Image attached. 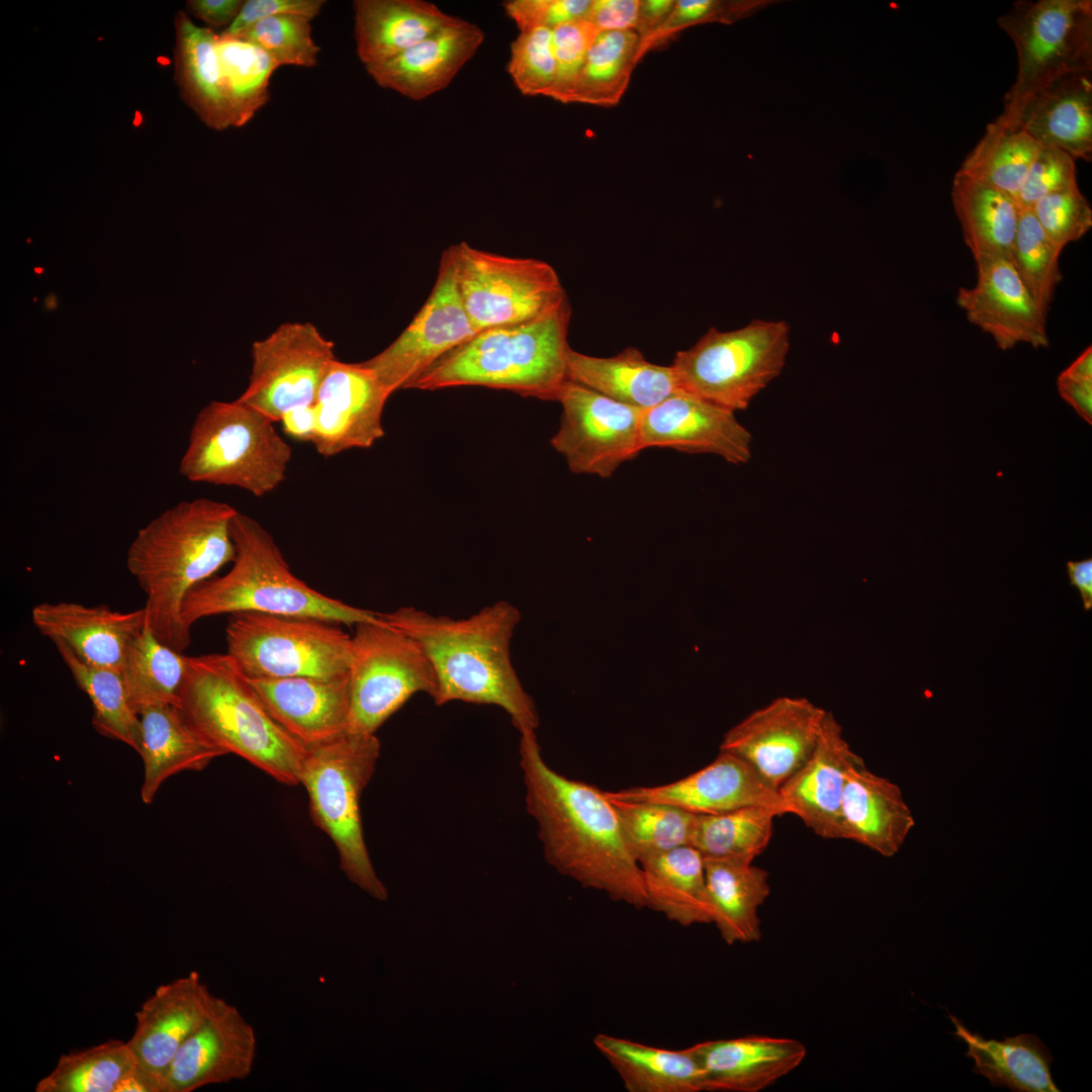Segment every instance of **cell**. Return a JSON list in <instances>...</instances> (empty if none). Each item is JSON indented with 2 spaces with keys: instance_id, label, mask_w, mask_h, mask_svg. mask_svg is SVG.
I'll return each instance as SVG.
<instances>
[{
  "instance_id": "6da1fadb",
  "label": "cell",
  "mask_w": 1092,
  "mask_h": 1092,
  "mask_svg": "<svg viewBox=\"0 0 1092 1092\" xmlns=\"http://www.w3.org/2000/svg\"><path fill=\"white\" fill-rule=\"evenodd\" d=\"M519 754L526 811L537 823L547 862L613 901L646 908L640 863L606 793L551 768L535 732L521 734Z\"/></svg>"
},
{
  "instance_id": "7a4b0ae2",
  "label": "cell",
  "mask_w": 1092,
  "mask_h": 1092,
  "mask_svg": "<svg viewBox=\"0 0 1092 1092\" xmlns=\"http://www.w3.org/2000/svg\"><path fill=\"white\" fill-rule=\"evenodd\" d=\"M381 618L425 649L438 682L436 706L457 701L496 706L520 734L536 731L535 703L511 659V641L521 619L515 606L498 601L465 619L400 607Z\"/></svg>"
},
{
  "instance_id": "3957f363",
  "label": "cell",
  "mask_w": 1092,
  "mask_h": 1092,
  "mask_svg": "<svg viewBox=\"0 0 1092 1092\" xmlns=\"http://www.w3.org/2000/svg\"><path fill=\"white\" fill-rule=\"evenodd\" d=\"M237 512L206 497L179 502L141 528L127 549L126 567L147 597V627L178 652L191 642L181 619L185 598L234 561Z\"/></svg>"
},
{
  "instance_id": "277c9868",
  "label": "cell",
  "mask_w": 1092,
  "mask_h": 1092,
  "mask_svg": "<svg viewBox=\"0 0 1092 1092\" xmlns=\"http://www.w3.org/2000/svg\"><path fill=\"white\" fill-rule=\"evenodd\" d=\"M178 708L226 754L246 759L281 784L299 785L306 746L270 715L228 653L187 656Z\"/></svg>"
},
{
  "instance_id": "5b68a950",
  "label": "cell",
  "mask_w": 1092,
  "mask_h": 1092,
  "mask_svg": "<svg viewBox=\"0 0 1092 1092\" xmlns=\"http://www.w3.org/2000/svg\"><path fill=\"white\" fill-rule=\"evenodd\" d=\"M231 535L236 548L232 568L199 583L182 604L188 631L202 618L240 612L313 617L347 626L380 620V613L325 596L296 577L273 536L252 517L238 511Z\"/></svg>"
},
{
  "instance_id": "8992f818",
  "label": "cell",
  "mask_w": 1092,
  "mask_h": 1092,
  "mask_svg": "<svg viewBox=\"0 0 1092 1092\" xmlns=\"http://www.w3.org/2000/svg\"><path fill=\"white\" fill-rule=\"evenodd\" d=\"M570 314L567 302L533 322L480 331L435 361L407 388L476 385L557 401L567 381Z\"/></svg>"
},
{
  "instance_id": "52a82bcc",
  "label": "cell",
  "mask_w": 1092,
  "mask_h": 1092,
  "mask_svg": "<svg viewBox=\"0 0 1092 1092\" xmlns=\"http://www.w3.org/2000/svg\"><path fill=\"white\" fill-rule=\"evenodd\" d=\"M380 747L375 734L348 730L306 747L299 785L306 790L312 821L336 846L341 871L368 895L385 901L388 892L372 864L360 809Z\"/></svg>"
},
{
  "instance_id": "ba28073f",
  "label": "cell",
  "mask_w": 1092,
  "mask_h": 1092,
  "mask_svg": "<svg viewBox=\"0 0 1092 1092\" xmlns=\"http://www.w3.org/2000/svg\"><path fill=\"white\" fill-rule=\"evenodd\" d=\"M292 449L268 417L240 401H211L196 416L180 474L264 496L286 477Z\"/></svg>"
},
{
  "instance_id": "9c48e42d",
  "label": "cell",
  "mask_w": 1092,
  "mask_h": 1092,
  "mask_svg": "<svg viewBox=\"0 0 1092 1092\" xmlns=\"http://www.w3.org/2000/svg\"><path fill=\"white\" fill-rule=\"evenodd\" d=\"M997 22L1014 43L1018 70L994 121L1016 130L1033 95L1064 76L1092 72V1L1019 0Z\"/></svg>"
},
{
  "instance_id": "30bf717a",
  "label": "cell",
  "mask_w": 1092,
  "mask_h": 1092,
  "mask_svg": "<svg viewBox=\"0 0 1092 1092\" xmlns=\"http://www.w3.org/2000/svg\"><path fill=\"white\" fill-rule=\"evenodd\" d=\"M790 349L785 321L754 320L743 328H711L676 353L673 368L681 389L731 412L744 411L777 378Z\"/></svg>"
},
{
  "instance_id": "8fae6325",
  "label": "cell",
  "mask_w": 1092,
  "mask_h": 1092,
  "mask_svg": "<svg viewBox=\"0 0 1092 1092\" xmlns=\"http://www.w3.org/2000/svg\"><path fill=\"white\" fill-rule=\"evenodd\" d=\"M225 638L228 654L249 677L340 678L352 659V636L313 617L235 613Z\"/></svg>"
},
{
  "instance_id": "7c38bea8",
  "label": "cell",
  "mask_w": 1092,
  "mask_h": 1092,
  "mask_svg": "<svg viewBox=\"0 0 1092 1092\" xmlns=\"http://www.w3.org/2000/svg\"><path fill=\"white\" fill-rule=\"evenodd\" d=\"M348 672V731L375 734L414 695L432 699L438 682L423 646L381 618L359 623Z\"/></svg>"
},
{
  "instance_id": "4fadbf2b",
  "label": "cell",
  "mask_w": 1092,
  "mask_h": 1092,
  "mask_svg": "<svg viewBox=\"0 0 1092 1092\" xmlns=\"http://www.w3.org/2000/svg\"><path fill=\"white\" fill-rule=\"evenodd\" d=\"M448 249L464 308L478 333L545 317L568 302L556 270L545 261L498 255L466 242Z\"/></svg>"
},
{
  "instance_id": "5bb4252c",
  "label": "cell",
  "mask_w": 1092,
  "mask_h": 1092,
  "mask_svg": "<svg viewBox=\"0 0 1092 1092\" xmlns=\"http://www.w3.org/2000/svg\"><path fill=\"white\" fill-rule=\"evenodd\" d=\"M249 382L238 399L274 423L298 406L313 404L337 360L334 343L311 323H285L253 343Z\"/></svg>"
},
{
  "instance_id": "9a60e30c",
  "label": "cell",
  "mask_w": 1092,
  "mask_h": 1092,
  "mask_svg": "<svg viewBox=\"0 0 1092 1092\" xmlns=\"http://www.w3.org/2000/svg\"><path fill=\"white\" fill-rule=\"evenodd\" d=\"M557 401L562 415L550 443L563 455L571 472L609 478L644 450L640 436L644 410L568 379Z\"/></svg>"
},
{
  "instance_id": "2e32d148",
  "label": "cell",
  "mask_w": 1092,
  "mask_h": 1092,
  "mask_svg": "<svg viewBox=\"0 0 1092 1092\" xmlns=\"http://www.w3.org/2000/svg\"><path fill=\"white\" fill-rule=\"evenodd\" d=\"M478 332L464 308L449 249L441 257L433 289L410 325L384 350L362 363L392 394L442 356Z\"/></svg>"
},
{
  "instance_id": "e0dca14e",
  "label": "cell",
  "mask_w": 1092,
  "mask_h": 1092,
  "mask_svg": "<svg viewBox=\"0 0 1092 1092\" xmlns=\"http://www.w3.org/2000/svg\"><path fill=\"white\" fill-rule=\"evenodd\" d=\"M826 713L806 698H777L730 728L720 750L744 759L779 792L811 754Z\"/></svg>"
},
{
  "instance_id": "ac0fdd59",
  "label": "cell",
  "mask_w": 1092,
  "mask_h": 1092,
  "mask_svg": "<svg viewBox=\"0 0 1092 1092\" xmlns=\"http://www.w3.org/2000/svg\"><path fill=\"white\" fill-rule=\"evenodd\" d=\"M391 393L362 362L335 360L313 403L311 444L324 457L370 448L384 436L382 414Z\"/></svg>"
},
{
  "instance_id": "d6986e66",
  "label": "cell",
  "mask_w": 1092,
  "mask_h": 1092,
  "mask_svg": "<svg viewBox=\"0 0 1092 1092\" xmlns=\"http://www.w3.org/2000/svg\"><path fill=\"white\" fill-rule=\"evenodd\" d=\"M640 436L643 449L713 454L735 465L751 459L752 436L734 412L684 389L643 411Z\"/></svg>"
},
{
  "instance_id": "ffe728a7",
  "label": "cell",
  "mask_w": 1092,
  "mask_h": 1092,
  "mask_svg": "<svg viewBox=\"0 0 1092 1092\" xmlns=\"http://www.w3.org/2000/svg\"><path fill=\"white\" fill-rule=\"evenodd\" d=\"M608 798L671 805L698 815H714L749 806L788 814L779 792L741 757L720 750L707 766L678 781L653 787L605 792Z\"/></svg>"
},
{
  "instance_id": "44dd1931",
  "label": "cell",
  "mask_w": 1092,
  "mask_h": 1092,
  "mask_svg": "<svg viewBox=\"0 0 1092 1092\" xmlns=\"http://www.w3.org/2000/svg\"><path fill=\"white\" fill-rule=\"evenodd\" d=\"M977 282L961 287L957 303L968 321L989 334L1003 351L1025 343L1048 348L1046 315L1020 280L1012 262L1001 257L979 259Z\"/></svg>"
},
{
  "instance_id": "7402d4cb",
  "label": "cell",
  "mask_w": 1092,
  "mask_h": 1092,
  "mask_svg": "<svg viewBox=\"0 0 1092 1092\" xmlns=\"http://www.w3.org/2000/svg\"><path fill=\"white\" fill-rule=\"evenodd\" d=\"M256 1054L254 1027L236 1006L220 998L175 1056L165 1076V1092H192L244 1080L252 1072Z\"/></svg>"
},
{
  "instance_id": "603a6c76",
  "label": "cell",
  "mask_w": 1092,
  "mask_h": 1092,
  "mask_svg": "<svg viewBox=\"0 0 1092 1092\" xmlns=\"http://www.w3.org/2000/svg\"><path fill=\"white\" fill-rule=\"evenodd\" d=\"M220 998L197 972L159 986L135 1012L127 1040L138 1065L162 1080L190 1035L211 1015Z\"/></svg>"
},
{
  "instance_id": "cb8c5ba5",
  "label": "cell",
  "mask_w": 1092,
  "mask_h": 1092,
  "mask_svg": "<svg viewBox=\"0 0 1092 1092\" xmlns=\"http://www.w3.org/2000/svg\"><path fill=\"white\" fill-rule=\"evenodd\" d=\"M861 757L850 747L842 726L827 712L809 757L779 789L788 814L816 835L837 839L842 795L849 768Z\"/></svg>"
},
{
  "instance_id": "d4e9b609",
  "label": "cell",
  "mask_w": 1092,
  "mask_h": 1092,
  "mask_svg": "<svg viewBox=\"0 0 1092 1092\" xmlns=\"http://www.w3.org/2000/svg\"><path fill=\"white\" fill-rule=\"evenodd\" d=\"M31 619L39 633L63 641L84 662L118 672L129 645L147 627L145 608L118 612L73 602L38 604Z\"/></svg>"
},
{
  "instance_id": "484cf974",
  "label": "cell",
  "mask_w": 1092,
  "mask_h": 1092,
  "mask_svg": "<svg viewBox=\"0 0 1092 1092\" xmlns=\"http://www.w3.org/2000/svg\"><path fill=\"white\" fill-rule=\"evenodd\" d=\"M247 679L270 715L306 747L347 731L348 675L334 679L308 676H247Z\"/></svg>"
},
{
  "instance_id": "4316f807",
  "label": "cell",
  "mask_w": 1092,
  "mask_h": 1092,
  "mask_svg": "<svg viewBox=\"0 0 1092 1092\" xmlns=\"http://www.w3.org/2000/svg\"><path fill=\"white\" fill-rule=\"evenodd\" d=\"M689 1048L709 1092H759L796 1070L807 1055L797 1039L765 1035L707 1040Z\"/></svg>"
},
{
  "instance_id": "83f0119b",
  "label": "cell",
  "mask_w": 1092,
  "mask_h": 1092,
  "mask_svg": "<svg viewBox=\"0 0 1092 1092\" xmlns=\"http://www.w3.org/2000/svg\"><path fill=\"white\" fill-rule=\"evenodd\" d=\"M483 39L480 27L456 18L395 58L365 69L380 87L420 101L445 89Z\"/></svg>"
},
{
  "instance_id": "f1b7e54d",
  "label": "cell",
  "mask_w": 1092,
  "mask_h": 1092,
  "mask_svg": "<svg viewBox=\"0 0 1092 1092\" xmlns=\"http://www.w3.org/2000/svg\"><path fill=\"white\" fill-rule=\"evenodd\" d=\"M901 789L873 774L862 758L847 771L839 813L840 838L893 856L914 826Z\"/></svg>"
},
{
  "instance_id": "f546056e",
  "label": "cell",
  "mask_w": 1092,
  "mask_h": 1092,
  "mask_svg": "<svg viewBox=\"0 0 1092 1092\" xmlns=\"http://www.w3.org/2000/svg\"><path fill=\"white\" fill-rule=\"evenodd\" d=\"M1074 160L1092 158V72L1064 76L1033 95L1015 129Z\"/></svg>"
},
{
  "instance_id": "4dcf8cb0",
  "label": "cell",
  "mask_w": 1092,
  "mask_h": 1092,
  "mask_svg": "<svg viewBox=\"0 0 1092 1092\" xmlns=\"http://www.w3.org/2000/svg\"><path fill=\"white\" fill-rule=\"evenodd\" d=\"M140 716L139 754L144 761L141 798L151 804L161 785L178 772L202 770L226 753L202 737L174 705L145 709Z\"/></svg>"
},
{
  "instance_id": "1f68e13d",
  "label": "cell",
  "mask_w": 1092,
  "mask_h": 1092,
  "mask_svg": "<svg viewBox=\"0 0 1092 1092\" xmlns=\"http://www.w3.org/2000/svg\"><path fill=\"white\" fill-rule=\"evenodd\" d=\"M353 10L356 51L365 67L395 58L456 20L423 0H355Z\"/></svg>"
},
{
  "instance_id": "d6a6232c",
  "label": "cell",
  "mask_w": 1092,
  "mask_h": 1092,
  "mask_svg": "<svg viewBox=\"0 0 1092 1092\" xmlns=\"http://www.w3.org/2000/svg\"><path fill=\"white\" fill-rule=\"evenodd\" d=\"M174 79L182 100L208 127L232 126L217 51L218 34L196 25L185 11L174 18Z\"/></svg>"
},
{
  "instance_id": "836d02e7",
  "label": "cell",
  "mask_w": 1092,
  "mask_h": 1092,
  "mask_svg": "<svg viewBox=\"0 0 1092 1092\" xmlns=\"http://www.w3.org/2000/svg\"><path fill=\"white\" fill-rule=\"evenodd\" d=\"M566 374L570 381L641 410L650 408L681 389L671 365L649 362L634 347L612 357H595L569 348Z\"/></svg>"
},
{
  "instance_id": "e575fe53",
  "label": "cell",
  "mask_w": 1092,
  "mask_h": 1092,
  "mask_svg": "<svg viewBox=\"0 0 1092 1092\" xmlns=\"http://www.w3.org/2000/svg\"><path fill=\"white\" fill-rule=\"evenodd\" d=\"M949 1018L956 1027L953 1034L968 1046L965 1056L975 1061L973 1072L986 1077L993 1087L1015 1092L1060 1091L1051 1074L1052 1054L1037 1035L986 1039L953 1015Z\"/></svg>"
},
{
  "instance_id": "d590c367",
  "label": "cell",
  "mask_w": 1092,
  "mask_h": 1092,
  "mask_svg": "<svg viewBox=\"0 0 1092 1092\" xmlns=\"http://www.w3.org/2000/svg\"><path fill=\"white\" fill-rule=\"evenodd\" d=\"M711 923L728 945L753 943L762 932L758 909L769 893L768 873L753 862L704 859Z\"/></svg>"
},
{
  "instance_id": "8d00e7d4",
  "label": "cell",
  "mask_w": 1092,
  "mask_h": 1092,
  "mask_svg": "<svg viewBox=\"0 0 1092 1092\" xmlns=\"http://www.w3.org/2000/svg\"><path fill=\"white\" fill-rule=\"evenodd\" d=\"M596 1050L628 1092H702L700 1064L690 1050H666L607 1033L593 1039Z\"/></svg>"
},
{
  "instance_id": "74e56055",
  "label": "cell",
  "mask_w": 1092,
  "mask_h": 1092,
  "mask_svg": "<svg viewBox=\"0 0 1092 1092\" xmlns=\"http://www.w3.org/2000/svg\"><path fill=\"white\" fill-rule=\"evenodd\" d=\"M646 908L689 927L712 921L705 861L692 845L642 859Z\"/></svg>"
},
{
  "instance_id": "f35d334b",
  "label": "cell",
  "mask_w": 1092,
  "mask_h": 1092,
  "mask_svg": "<svg viewBox=\"0 0 1092 1092\" xmlns=\"http://www.w3.org/2000/svg\"><path fill=\"white\" fill-rule=\"evenodd\" d=\"M951 201L974 260L1001 257L1011 261L1020 208L1015 199L957 172Z\"/></svg>"
},
{
  "instance_id": "ab89813d",
  "label": "cell",
  "mask_w": 1092,
  "mask_h": 1092,
  "mask_svg": "<svg viewBox=\"0 0 1092 1092\" xmlns=\"http://www.w3.org/2000/svg\"><path fill=\"white\" fill-rule=\"evenodd\" d=\"M187 656L156 638L148 627L129 645L121 666L129 704L140 715L147 708L178 707Z\"/></svg>"
},
{
  "instance_id": "60d3db41",
  "label": "cell",
  "mask_w": 1092,
  "mask_h": 1092,
  "mask_svg": "<svg viewBox=\"0 0 1092 1092\" xmlns=\"http://www.w3.org/2000/svg\"><path fill=\"white\" fill-rule=\"evenodd\" d=\"M778 816L777 810L763 806L698 815L691 845L705 860L753 862L767 847Z\"/></svg>"
},
{
  "instance_id": "b9f144b4",
  "label": "cell",
  "mask_w": 1092,
  "mask_h": 1092,
  "mask_svg": "<svg viewBox=\"0 0 1092 1092\" xmlns=\"http://www.w3.org/2000/svg\"><path fill=\"white\" fill-rule=\"evenodd\" d=\"M76 685L89 697L92 726L102 736L120 741L136 752L140 716L131 708L120 672L81 660L63 641H53Z\"/></svg>"
},
{
  "instance_id": "7bdbcfd3",
  "label": "cell",
  "mask_w": 1092,
  "mask_h": 1092,
  "mask_svg": "<svg viewBox=\"0 0 1092 1092\" xmlns=\"http://www.w3.org/2000/svg\"><path fill=\"white\" fill-rule=\"evenodd\" d=\"M635 30L600 32L569 98V103L603 107L618 104L639 58Z\"/></svg>"
},
{
  "instance_id": "ee69618b",
  "label": "cell",
  "mask_w": 1092,
  "mask_h": 1092,
  "mask_svg": "<svg viewBox=\"0 0 1092 1092\" xmlns=\"http://www.w3.org/2000/svg\"><path fill=\"white\" fill-rule=\"evenodd\" d=\"M127 1041L108 1039L62 1055L55 1068L35 1085L36 1092H116L136 1067Z\"/></svg>"
},
{
  "instance_id": "f6af8a7d",
  "label": "cell",
  "mask_w": 1092,
  "mask_h": 1092,
  "mask_svg": "<svg viewBox=\"0 0 1092 1092\" xmlns=\"http://www.w3.org/2000/svg\"><path fill=\"white\" fill-rule=\"evenodd\" d=\"M1039 148L1022 129L1009 130L993 121L958 173L1015 199Z\"/></svg>"
},
{
  "instance_id": "bcb514c9",
  "label": "cell",
  "mask_w": 1092,
  "mask_h": 1092,
  "mask_svg": "<svg viewBox=\"0 0 1092 1092\" xmlns=\"http://www.w3.org/2000/svg\"><path fill=\"white\" fill-rule=\"evenodd\" d=\"M217 51L232 113V126L242 127L268 102L269 83L279 65L259 47L218 34Z\"/></svg>"
},
{
  "instance_id": "7dc6e473",
  "label": "cell",
  "mask_w": 1092,
  "mask_h": 1092,
  "mask_svg": "<svg viewBox=\"0 0 1092 1092\" xmlns=\"http://www.w3.org/2000/svg\"><path fill=\"white\" fill-rule=\"evenodd\" d=\"M608 799L638 862L691 845L698 814L667 804Z\"/></svg>"
},
{
  "instance_id": "c3c4849f",
  "label": "cell",
  "mask_w": 1092,
  "mask_h": 1092,
  "mask_svg": "<svg viewBox=\"0 0 1092 1092\" xmlns=\"http://www.w3.org/2000/svg\"><path fill=\"white\" fill-rule=\"evenodd\" d=\"M1064 249L1044 234L1030 208L1020 209L1011 262L1039 309L1048 316L1063 275L1059 259Z\"/></svg>"
},
{
  "instance_id": "681fc988",
  "label": "cell",
  "mask_w": 1092,
  "mask_h": 1092,
  "mask_svg": "<svg viewBox=\"0 0 1092 1092\" xmlns=\"http://www.w3.org/2000/svg\"><path fill=\"white\" fill-rule=\"evenodd\" d=\"M310 21L295 14L276 15L254 23L233 37L259 47L279 67L293 65L311 68L317 63L321 48L312 39Z\"/></svg>"
},
{
  "instance_id": "f907efd6",
  "label": "cell",
  "mask_w": 1092,
  "mask_h": 1092,
  "mask_svg": "<svg viewBox=\"0 0 1092 1092\" xmlns=\"http://www.w3.org/2000/svg\"><path fill=\"white\" fill-rule=\"evenodd\" d=\"M508 73L526 96H547L555 79L552 30L535 27L520 31L511 44Z\"/></svg>"
},
{
  "instance_id": "816d5d0a",
  "label": "cell",
  "mask_w": 1092,
  "mask_h": 1092,
  "mask_svg": "<svg viewBox=\"0 0 1092 1092\" xmlns=\"http://www.w3.org/2000/svg\"><path fill=\"white\" fill-rule=\"evenodd\" d=\"M778 2L772 0H677L667 20L642 50L641 58L647 52L670 41L685 28L709 22L730 24Z\"/></svg>"
},
{
  "instance_id": "f5cc1de1",
  "label": "cell",
  "mask_w": 1092,
  "mask_h": 1092,
  "mask_svg": "<svg viewBox=\"0 0 1092 1092\" xmlns=\"http://www.w3.org/2000/svg\"><path fill=\"white\" fill-rule=\"evenodd\" d=\"M1030 209L1049 239L1063 249L1092 226V209L1078 184L1043 196Z\"/></svg>"
},
{
  "instance_id": "db71d44e",
  "label": "cell",
  "mask_w": 1092,
  "mask_h": 1092,
  "mask_svg": "<svg viewBox=\"0 0 1092 1092\" xmlns=\"http://www.w3.org/2000/svg\"><path fill=\"white\" fill-rule=\"evenodd\" d=\"M599 33L587 20L566 23L552 30L555 79L547 97L569 103L588 51Z\"/></svg>"
},
{
  "instance_id": "11a10c76",
  "label": "cell",
  "mask_w": 1092,
  "mask_h": 1092,
  "mask_svg": "<svg viewBox=\"0 0 1092 1092\" xmlns=\"http://www.w3.org/2000/svg\"><path fill=\"white\" fill-rule=\"evenodd\" d=\"M1077 184L1075 160L1064 151L1040 146L1015 197L1020 209L1038 199Z\"/></svg>"
},
{
  "instance_id": "9f6ffc18",
  "label": "cell",
  "mask_w": 1092,
  "mask_h": 1092,
  "mask_svg": "<svg viewBox=\"0 0 1092 1092\" xmlns=\"http://www.w3.org/2000/svg\"><path fill=\"white\" fill-rule=\"evenodd\" d=\"M592 0H510L503 3L506 14L520 31L535 27L550 30L585 20Z\"/></svg>"
},
{
  "instance_id": "6f0895ef",
  "label": "cell",
  "mask_w": 1092,
  "mask_h": 1092,
  "mask_svg": "<svg viewBox=\"0 0 1092 1092\" xmlns=\"http://www.w3.org/2000/svg\"><path fill=\"white\" fill-rule=\"evenodd\" d=\"M326 3L325 0H247L235 21L219 34L233 37L258 21L281 14H295L312 20Z\"/></svg>"
},
{
  "instance_id": "680465c9",
  "label": "cell",
  "mask_w": 1092,
  "mask_h": 1092,
  "mask_svg": "<svg viewBox=\"0 0 1092 1092\" xmlns=\"http://www.w3.org/2000/svg\"><path fill=\"white\" fill-rule=\"evenodd\" d=\"M640 0H592L586 19L599 32L635 30Z\"/></svg>"
},
{
  "instance_id": "91938a15",
  "label": "cell",
  "mask_w": 1092,
  "mask_h": 1092,
  "mask_svg": "<svg viewBox=\"0 0 1092 1092\" xmlns=\"http://www.w3.org/2000/svg\"><path fill=\"white\" fill-rule=\"evenodd\" d=\"M673 0H640L635 31L640 38L639 58L644 47L654 37L670 15Z\"/></svg>"
},
{
  "instance_id": "94428289",
  "label": "cell",
  "mask_w": 1092,
  "mask_h": 1092,
  "mask_svg": "<svg viewBox=\"0 0 1092 1092\" xmlns=\"http://www.w3.org/2000/svg\"><path fill=\"white\" fill-rule=\"evenodd\" d=\"M244 0H189L188 14L212 26L229 27L238 17Z\"/></svg>"
},
{
  "instance_id": "6125c7cd",
  "label": "cell",
  "mask_w": 1092,
  "mask_h": 1092,
  "mask_svg": "<svg viewBox=\"0 0 1092 1092\" xmlns=\"http://www.w3.org/2000/svg\"><path fill=\"white\" fill-rule=\"evenodd\" d=\"M1060 396L1089 425L1092 424V380H1077L1059 375Z\"/></svg>"
},
{
  "instance_id": "be15d7a7",
  "label": "cell",
  "mask_w": 1092,
  "mask_h": 1092,
  "mask_svg": "<svg viewBox=\"0 0 1092 1092\" xmlns=\"http://www.w3.org/2000/svg\"><path fill=\"white\" fill-rule=\"evenodd\" d=\"M279 423L288 437L299 442L311 443L315 429L314 405H303L285 413Z\"/></svg>"
},
{
  "instance_id": "e7e4bbea",
  "label": "cell",
  "mask_w": 1092,
  "mask_h": 1092,
  "mask_svg": "<svg viewBox=\"0 0 1092 1092\" xmlns=\"http://www.w3.org/2000/svg\"><path fill=\"white\" fill-rule=\"evenodd\" d=\"M1067 572L1070 584L1079 590L1084 610L1090 611L1092 609V558L1068 561Z\"/></svg>"
},
{
  "instance_id": "03108f58",
  "label": "cell",
  "mask_w": 1092,
  "mask_h": 1092,
  "mask_svg": "<svg viewBox=\"0 0 1092 1092\" xmlns=\"http://www.w3.org/2000/svg\"><path fill=\"white\" fill-rule=\"evenodd\" d=\"M116 1092H165V1089L161 1079L136 1065L121 1081Z\"/></svg>"
},
{
  "instance_id": "003e7915",
  "label": "cell",
  "mask_w": 1092,
  "mask_h": 1092,
  "mask_svg": "<svg viewBox=\"0 0 1092 1092\" xmlns=\"http://www.w3.org/2000/svg\"><path fill=\"white\" fill-rule=\"evenodd\" d=\"M1059 375L1077 380H1092V347H1087Z\"/></svg>"
}]
</instances>
